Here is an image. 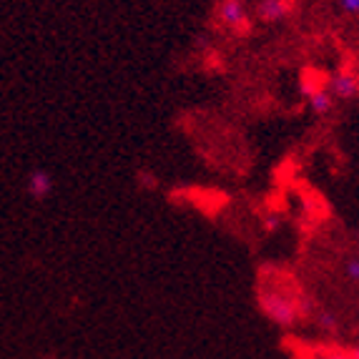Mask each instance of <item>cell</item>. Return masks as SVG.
Here are the masks:
<instances>
[{"label": "cell", "mask_w": 359, "mask_h": 359, "mask_svg": "<svg viewBox=\"0 0 359 359\" xmlns=\"http://www.w3.org/2000/svg\"><path fill=\"white\" fill-rule=\"evenodd\" d=\"M216 20L231 33H246L249 30V13H246L244 0H219Z\"/></svg>", "instance_id": "obj_1"}, {"label": "cell", "mask_w": 359, "mask_h": 359, "mask_svg": "<svg viewBox=\"0 0 359 359\" xmlns=\"http://www.w3.org/2000/svg\"><path fill=\"white\" fill-rule=\"evenodd\" d=\"M330 93L337 101H354L359 96V76L349 68H341V71L332 73L330 76Z\"/></svg>", "instance_id": "obj_2"}, {"label": "cell", "mask_w": 359, "mask_h": 359, "mask_svg": "<svg viewBox=\"0 0 359 359\" xmlns=\"http://www.w3.org/2000/svg\"><path fill=\"white\" fill-rule=\"evenodd\" d=\"M264 311L269 314L274 322H279L282 327H292L297 319H299V311L294 309L289 302L279 299V297H264Z\"/></svg>", "instance_id": "obj_3"}, {"label": "cell", "mask_w": 359, "mask_h": 359, "mask_svg": "<svg viewBox=\"0 0 359 359\" xmlns=\"http://www.w3.org/2000/svg\"><path fill=\"white\" fill-rule=\"evenodd\" d=\"M294 11V0H259L257 15L264 23H279Z\"/></svg>", "instance_id": "obj_4"}, {"label": "cell", "mask_w": 359, "mask_h": 359, "mask_svg": "<svg viewBox=\"0 0 359 359\" xmlns=\"http://www.w3.org/2000/svg\"><path fill=\"white\" fill-rule=\"evenodd\" d=\"M337 98L330 93V88H317V90H306V108H309L314 116H327L332 114Z\"/></svg>", "instance_id": "obj_5"}, {"label": "cell", "mask_w": 359, "mask_h": 359, "mask_svg": "<svg viewBox=\"0 0 359 359\" xmlns=\"http://www.w3.org/2000/svg\"><path fill=\"white\" fill-rule=\"evenodd\" d=\"M317 327L322 332H337V327H339V319H337L334 311L330 309H322L317 314Z\"/></svg>", "instance_id": "obj_6"}, {"label": "cell", "mask_w": 359, "mask_h": 359, "mask_svg": "<svg viewBox=\"0 0 359 359\" xmlns=\"http://www.w3.org/2000/svg\"><path fill=\"white\" fill-rule=\"evenodd\" d=\"M259 222H262L264 231L271 233V231H276V229L282 226V214H279V211H266V214H262V219H259Z\"/></svg>", "instance_id": "obj_7"}, {"label": "cell", "mask_w": 359, "mask_h": 359, "mask_svg": "<svg viewBox=\"0 0 359 359\" xmlns=\"http://www.w3.org/2000/svg\"><path fill=\"white\" fill-rule=\"evenodd\" d=\"M30 191L36 194V196H46L50 191V179L46 174H36L33 181H30Z\"/></svg>", "instance_id": "obj_8"}, {"label": "cell", "mask_w": 359, "mask_h": 359, "mask_svg": "<svg viewBox=\"0 0 359 359\" xmlns=\"http://www.w3.org/2000/svg\"><path fill=\"white\" fill-rule=\"evenodd\" d=\"M344 276H347L352 284H359V259H349L344 264Z\"/></svg>", "instance_id": "obj_9"}, {"label": "cell", "mask_w": 359, "mask_h": 359, "mask_svg": "<svg viewBox=\"0 0 359 359\" xmlns=\"http://www.w3.org/2000/svg\"><path fill=\"white\" fill-rule=\"evenodd\" d=\"M337 8L344 15H359V0H337Z\"/></svg>", "instance_id": "obj_10"}, {"label": "cell", "mask_w": 359, "mask_h": 359, "mask_svg": "<svg viewBox=\"0 0 359 359\" xmlns=\"http://www.w3.org/2000/svg\"><path fill=\"white\" fill-rule=\"evenodd\" d=\"M322 359H352V357H347V354H334V352H332V354H324Z\"/></svg>", "instance_id": "obj_11"}, {"label": "cell", "mask_w": 359, "mask_h": 359, "mask_svg": "<svg viewBox=\"0 0 359 359\" xmlns=\"http://www.w3.org/2000/svg\"><path fill=\"white\" fill-rule=\"evenodd\" d=\"M352 359H359V347H357V349H354V352H352Z\"/></svg>", "instance_id": "obj_12"}, {"label": "cell", "mask_w": 359, "mask_h": 359, "mask_svg": "<svg viewBox=\"0 0 359 359\" xmlns=\"http://www.w3.org/2000/svg\"><path fill=\"white\" fill-rule=\"evenodd\" d=\"M294 359H299V357H294Z\"/></svg>", "instance_id": "obj_13"}]
</instances>
